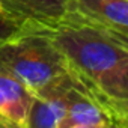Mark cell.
I'll list each match as a JSON object with an SVG mask.
<instances>
[{
  "mask_svg": "<svg viewBox=\"0 0 128 128\" xmlns=\"http://www.w3.org/2000/svg\"><path fill=\"white\" fill-rule=\"evenodd\" d=\"M24 26H21V24H18V23H15V21H12L0 14V41H5V39L14 36Z\"/></svg>",
  "mask_w": 128,
  "mask_h": 128,
  "instance_id": "cell-7",
  "label": "cell"
},
{
  "mask_svg": "<svg viewBox=\"0 0 128 128\" xmlns=\"http://www.w3.org/2000/svg\"><path fill=\"white\" fill-rule=\"evenodd\" d=\"M0 14H2V12H0Z\"/></svg>",
  "mask_w": 128,
  "mask_h": 128,
  "instance_id": "cell-10",
  "label": "cell"
},
{
  "mask_svg": "<svg viewBox=\"0 0 128 128\" xmlns=\"http://www.w3.org/2000/svg\"><path fill=\"white\" fill-rule=\"evenodd\" d=\"M66 14L128 36V0H66Z\"/></svg>",
  "mask_w": 128,
  "mask_h": 128,
  "instance_id": "cell-3",
  "label": "cell"
},
{
  "mask_svg": "<svg viewBox=\"0 0 128 128\" xmlns=\"http://www.w3.org/2000/svg\"><path fill=\"white\" fill-rule=\"evenodd\" d=\"M6 18L33 29H51L66 15V0H0Z\"/></svg>",
  "mask_w": 128,
  "mask_h": 128,
  "instance_id": "cell-4",
  "label": "cell"
},
{
  "mask_svg": "<svg viewBox=\"0 0 128 128\" xmlns=\"http://www.w3.org/2000/svg\"><path fill=\"white\" fill-rule=\"evenodd\" d=\"M71 128H95V126H71Z\"/></svg>",
  "mask_w": 128,
  "mask_h": 128,
  "instance_id": "cell-9",
  "label": "cell"
},
{
  "mask_svg": "<svg viewBox=\"0 0 128 128\" xmlns=\"http://www.w3.org/2000/svg\"><path fill=\"white\" fill-rule=\"evenodd\" d=\"M0 128H27L26 124H21V122H17L5 114L0 113Z\"/></svg>",
  "mask_w": 128,
  "mask_h": 128,
  "instance_id": "cell-8",
  "label": "cell"
},
{
  "mask_svg": "<svg viewBox=\"0 0 128 128\" xmlns=\"http://www.w3.org/2000/svg\"><path fill=\"white\" fill-rule=\"evenodd\" d=\"M0 71L20 80L36 94L65 76L70 68L45 29L24 26L14 36L0 41Z\"/></svg>",
  "mask_w": 128,
  "mask_h": 128,
  "instance_id": "cell-2",
  "label": "cell"
},
{
  "mask_svg": "<svg viewBox=\"0 0 128 128\" xmlns=\"http://www.w3.org/2000/svg\"><path fill=\"white\" fill-rule=\"evenodd\" d=\"M35 94L20 80L0 71V113L26 124Z\"/></svg>",
  "mask_w": 128,
  "mask_h": 128,
  "instance_id": "cell-6",
  "label": "cell"
},
{
  "mask_svg": "<svg viewBox=\"0 0 128 128\" xmlns=\"http://www.w3.org/2000/svg\"><path fill=\"white\" fill-rule=\"evenodd\" d=\"M63 54L70 71L108 95L128 104V36L65 15L45 29Z\"/></svg>",
  "mask_w": 128,
  "mask_h": 128,
  "instance_id": "cell-1",
  "label": "cell"
},
{
  "mask_svg": "<svg viewBox=\"0 0 128 128\" xmlns=\"http://www.w3.org/2000/svg\"><path fill=\"white\" fill-rule=\"evenodd\" d=\"M70 83L71 74L68 71L35 94L26 119L27 128H60L65 112V92Z\"/></svg>",
  "mask_w": 128,
  "mask_h": 128,
  "instance_id": "cell-5",
  "label": "cell"
}]
</instances>
